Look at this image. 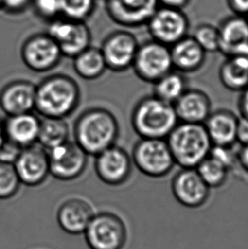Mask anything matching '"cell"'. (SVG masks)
<instances>
[{
    "instance_id": "cell-1",
    "label": "cell",
    "mask_w": 248,
    "mask_h": 249,
    "mask_svg": "<svg viewBox=\"0 0 248 249\" xmlns=\"http://www.w3.org/2000/svg\"><path fill=\"white\" fill-rule=\"evenodd\" d=\"M119 131L117 118L102 107L84 111L74 124L75 142L88 155L94 157L116 145Z\"/></svg>"
},
{
    "instance_id": "cell-2",
    "label": "cell",
    "mask_w": 248,
    "mask_h": 249,
    "mask_svg": "<svg viewBox=\"0 0 248 249\" xmlns=\"http://www.w3.org/2000/svg\"><path fill=\"white\" fill-rule=\"evenodd\" d=\"M80 98V88L73 78L51 75L37 85L35 110L43 118L66 119L77 109Z\"/></svg>"
},
{
    "instance_id": "cell-3",
    "label": "cell",
    "mask_w": 248,
    "mask_h": 249,
    "mask_svg": "<svg viewBox=\"0 0 248 249\" xmlns=\"http://www.w3.org/2000/svg\"><path fill=\"white\" fill-rule=\"evenodd\" d=\"M131 124L141 138L166 140L178 119L173 105L152 94L141 98L134 106Z\"/></svg>"
},
{
    "instance_id": "cell-4",
    "label": "cell",
    "mask_w": 248,
    "mask_h": 249,
    "mask_svg": "<svg viewBox=\"0 0 248 249\" xmlns=\"http://www.w3.org/2000/svg\"><path fill=\"white\" fill-rule=\"evenodd\" d=\"M166 141L175 165L181 168H195L208 158L213 143L204 125L178 122Z\"/></svg>"
},
{
    "instance_id": "cell-5",
    "label": "cell",
    "mask_w": 248,
    "mask_h": 249,
    "mask_svg": "<svg viewBox=\"0 0 248 249\" xmlns=\"http://www.w3.org/2000/svg\"><path fill=\"white\" fill-rule=\"evenodd\" d=\"M131 159L139 171L151 178L165 177L175 166L164 139L141 138L134 145Z\"/></svg>"
},
{
    "instance_id": "cell-6",
    "label": "cell",
    "mask_w": 248,
    "mask_h": 249,
    "mask_svg": "<svg viewBox=\"0 0 248 249\" xmlns=\"http://www.w3.org/2000/svg\"><path fill=\"white\" fill-rule=\"evenodd\" d=\"M84 232L91 249H123L127 243V226L113 213L94 214Z\"/></svg>"
},
{
    "instance_id": "cell-7",
    "label": "cell",
    "mask_w": 248,
    "mask_h": 249,
    "mask_svg": "<svg viewBox=\"0 0 248 249\" xmlns=\"http://www.w3.org/2000/svg\"><path fill=\"white\" fill-rule=\"evenodd\" d=\"M132 68L142 81L154 84L174 69L170 47L155 40L139 45Z\"/></svg>"
},
{
    "instance_id": "cell-8",
    "label": "cell",
    "mask_w": 248,
    "mask_h": 249,
    "mask_svg": "<svg viewBox=\"0 0 248 249\" xmlns=\"http://www.w3.org/2000/svg\"><path fill=\"white\" fill-rule=\"evenodd\" d=\"M47 34L57 43L63 56L73 59L90 46V29L85 21L55 18L49 25Z\"/></svg>"
},
{
    "instance_id": "cell-9",
    "label": "cell",
    "mask_w": 248,
    "mask_h": 249,
    "mask_svg": "<svg viewBox=\"0 0 248 249\" xmlns=\"http://www.w3.org/2000/svg\"><path fill=\"white\" fill-rule=\"evenodd\" d=\"M24 64L35 72H46L56 68L63 54L57 43L46 33L32 35L20 51Z\"/></svg>"
},
{
    "instance_id": "cell-10",
    "label": "cell",
    "mask_w": 248,
    "mask_h": 249,
    "mask_svg": "<svg viewBox=\"0 0 248 249\" xmlns=\"http://www.w3.org/2000/svg\"><path fill=\"white\" fill-rule=\"evenodd\" d=\"M51 175L59 180L70 181L83 175L88 154L75 142L67 141L47 151Z\"/></svg>"
},
{
    "instance_id": "cell-11",
    "label": "cell",
    "mask_w": 248,
    "mask_h": 249,
    "mask_svg": "<svg viewBox=\"0 0 248 249\" xmlns=\"http://www.w3.org/2000/svg\"><path fill=\"white\" fill-rule=\"evenodd\" d=\"M148 26L153 40L170 47L186 36L189 22L180 9L165 6L158 8Z\"/></svg>"
},
{
    "instance_id": "cell-12",
    "label": "cell",
    "mask_w": 248,
    "mask_h": 249,
    "mask_svg": "<svg viewBox=\"0 0 248 249\" xmlns=\"http://www.w3.org/2000/svg\"><path fill=\"white\" fill-rule=\"evenodd\" d=\"M138 48L134 34L127 31H116L105 38L100 49L107 69L121 72L132 68Z\"/></svg>"
},
{
    "instance_id": "cell-13",
    "label": "cell",
    "mask_w": 248,
    "mask_h": 249,
    "mask_svg": "<svg viewBox=\"0 0 248 249\" xmlns=\"http://www.w3.org/2000/svg\"><path fill=\"white\" fill-rule=\"evenodd\" d=\"M171 190L176 201L188 209H199L206 204L210 188L196 168H181L172 178Z\"/></svg>"
},
{
    "instance_id": "cell-14",
    "label": "cell",
    "mask_w": 248,
    "mask_h": 249,
    "mask_svg": "<svg viewBox=\"0 0 248 249\" xmlns=\"http://www.w3.org/2000/svg\"><path fill=\"white\" fill-rule=\"evenodd\" d=\"M133 162L124 149L114 145L95 156L94 169L99 178L106 185L118 186L130 177Z\"/></svg>"
},
{
    "instance_id": "cell-15",
    "label": "cell",
    "mask_w": 248,
    "mask_h": 249,
    "mask_svg": "<svg viewBox=\"0 0 248 249\" xmlns=\"http://www.w3.org/2000/svg\"><path fill=\"white\" fill-rule=\"evenodd\" d=\"M14 166L21 185L30 187L42 185L51 175L47 150L38 143L22 149Z\"/></svg>"
},
{
    "instance_id": "cell-16",
    "label": "cell",
    "mask_w": 248,
    "mask_h": 249,
    "mask_svg": "<svg viewBox=\"0 0 248 249\" xmlns=\"http://www.w3.org/2000/svg\"><path fill=\"white\" fill-rule=\"evenodd\" d=\"M158 0H105L108 17L123 27H137L148 22L158 10Z\"/></svg>"
},
{
    "instance_id": "cell-17",
    "label": "cell",
    "mask_w": 248,
    "mask_h": 249,
    "mask_svg": "<svg viewBox=\"0 0 248 249\" xmlns=\"http://www.w3.org/2000/svg\"><path fill=\"white\" fill-rule=\"evenodd\" d=\"M37 85L27 80H15L0 91V108L7 116L22 114L35 110Z\"/></svg>"
},
{
    "instance_id": "cell-18",
    "label": "cell",
    "mask_w": 248,
    "mask_h": 249,
    "mask_svg": "<svg viewBox=\"0 0 248 249\" xmlns=\"http://www.w3.org/2000/svg\"><path fill=\"white\" fill-rule=\"evenodd\" d=\"M178 122L203 124L211 114L212 101L208 94L197 89H189L173 105Z\"/></svg>"
},
{
    "instance_id": "cell-19",
    "label": "cell",
    "mask_w": 248,
    "mask_h": 249,
    "mask_svg": "<svg viewBox=\"0 0 248 249\" xmlns=\"http://www.w3.org/2000/svg\"><path fill=\"white\" fill-rule=\"evenodd\" d=\"M94 215V210L87 201L71 198L58 209L57 221L66 232L77 235L85 231Z\"/></svg>"
},
{
    "instance_id": "cell-20",
    "label": "cell",
    "mask_w": 248,
    "mask_h": 249,
    "mask_svg": "<svg viewBox=\"0 0 248 249\" xmlns=\"http://www.w3.org/2000/svg\"><path fill=\"white\" fill-rule=\"evenodd\" d=\"M238 120L239 117L230 110L219 109L212 111L203 125L213 145L234 146L237 143Z\"/></svg>"
},
{
    "instance_id": "cell-21",
    "label": "cell",
    "mask_w": 248,
    "mask_h": 249,
    "mask_svg": "<svg viewBox=\"0 0 248 249\" xmlns=\"http://www.w3.org/2000/svg\"><path fill=\"white\" fill-rule=\"evenodd\" d=\"M40 118L34 112L8 116L3 121L6 138L25 148L37 143Z\"/></svg>"
},
{
    "instance_id": "cell-22",
    "label": "cell",
    "mask_w": 248,
    "mask_h": 249,
    "mask_svg": "<svg viewBox=\"0 0 248 249\" xmlns=\"http://www.w3.org/2000/svg\"><path fill=\"white\" fill-rule=\"evenodd\" d=\"M170 51L174 69L179 72H195L204 65L206 51L193 37H183L172 45Z\"/></svg>"
},
{
    "instance_id": "cell-23",
    "label": "cell",
    "mask_w": 248,
    "mask_h": 249,
    "mask_svg": "<svg viewBox=\"0 0 248 249\" xmlns=\"http://www.w3.org/2000/svg\"><path fill=\"white\" fill-rule=\"evenodd\" d=\"M219 32V51L225 56L233 55L248 43V20L233 17L225 20Z\"/></svg>"
},
{
    "instance_id": "cell-24",
    "label": "cell",
    "mask_w": 248,
    "mask_h": 249,
    "mask_svg": "<svg viewBox=\"0 0 248 249\" xmlns=\"http://www.w3.org/2000/svg\"><path fill=\"white\" fill-rule=\"evenodd\" d=\"M223 86L232 92H242L248 86V62L238 54L226 56L218 71Z\"/></svg>"
},
{
    "instance_id": "cell-25",
    "label": "cell",
    "mask_w": 248,
    "mask_h": 249,
    "mask_svg": "<svg viewBox=\"0 0 248 249\" xmlns=\"http://www.w3.org/2000/svg\"><path fill=\"white\" fill-rule=\"evenodd\" d=\"M74 71L85 80L101 78L107 69L101 49L89 47L73 58Z\"/></svg>"
},
{
    "instance_id": "cell-26",
    "label": "cell",
    "mask_w": 248,
    "mask_h": 249,
    "mask_svg": "<svg viewBox=\"0 0 248 249\" xmlns=\"http://www.w3.org/2000/svg\"><path fill=\"white\" fill-rule=\"evenodd\" d=\"M153 84V95L174 105L187 89V80L182 72L173 69Z\"/></svg>"
},
{
    "instance_id": "cell-27",
    "label": "cell",
    "mask_w": 248,
    "mask_h": 249,
    "mask_svg": "<svg viewBox=\"0 0 248 249\" xmlns=\"http://www.w3.org/2000/svg\"><path fill=\"white\" fill-rule=\"evenodd\" d=\"M69 126L65 118H43L37 143L47 151L69 141Z\"/></svg>"
},
{
    "instance_id": "cell-28",
    "label": "cell",
    "mask_w": 248,
    "mask_h": 249,
    "mask_svg": "<svg viewBox=\"0 0 248 249\" xmlns=\"http://www.w3.org/2000/svg\"><path fill=\"white\" fill-rule=\"evenodd\" d=\"M195 168L210 189L219 188L225 185L230 171L225 166L210 156L206 158Z\"/></svg>"
},
{
    "instance_id": "cell-29",
    "label": "cell",
    "mask_w": 248,
    "mask_h": 249,
    "mask_svg": "<svg viewBox=\"0 0 248 249\" xmlns=\"http://www.w3.org/2000/svg\"><path fill=\"white\" fill-rule=\"evenodd\" d=\"M60 3L62 17L85 21L94 12L96 0H60Z\"/></svg>"
},
{
    "instance_id": "cell-30",
    "label": "cell",
    "mask_w": 248,
    "mask_h": 249,
    "mask_svg": "<svg viewBox=\"0 0 248 249\" xmlns=\"http://www.w3.org/2000/svg\"><path fill=\"white\" fill-rule=\"evenodd\" d=\"M21 183L12 163L0 162V199L13 197L20 189Z\"/></svg>"
},
{
    "instance_id": "cell-31",
    "label": "cell",
    "mask_w": 248,
    "mask_h": 249,
    "mask_svg": "<svg viewBox=\"0 0 248 249\" xmlns=\"http://www.w3.org/2000/svg\"><path fill=\"white\" fill-rule=\"evenodd\" d=\"M193 37L206 53L219 51V32L211 25H201L195 31Z\"/></svg>"
},
{
    "instance_id": "cell-32",
    "label": "cell",
    "mask_w": 248,
    "mask_h": 249,
    "mask_svg": "<svg viewBox=\"0 0 248 249\" xmlns=\"http://www.w3.org/2000/svg\"><path fill=\"white\" fill-rule=\"evenodd\" d=\"M209 156L225 166L229 170L237 162V152L234 150V146L213 145Z\"/></svg>"
},
{
    "instance_id": "cell-33",
    "label": "cell",
    "mask_w": 248,
    "mask_h": 249,
    "mask_svg": "<svg viewBox=\"0 0 248 249\" xmlns=\"http://www.w3.org/2000/svg\"><path fill=\"white\" fill-rule=\"evenodd\" d=\"M34 6L39 17L54 20L61 14L60 0H34Z\"/></svg>"
},
{
    "instance_id": "cell-34",
    "label": "cell",
    "mask_w": 248,
    "mask_h": 249,
    "mask_svg": "<svg viewBox=\"0 0 248 249\" xmlns=\"http://www.w3.org/2000/svg\"><path fill=\"white\" fill-rule=\"evenodd\" d=\"M22 149L23 148L6 138L3 145L0 146V162L14 164Z\"/></svg>"
},
{
    "instance_id": "cell-35",
    "label": "cell",
    "mask_w": 248,
    "mask_h": 249,
    "mask_svg": "<svg viewBox=\"0 0 248 249\" xmlns=\"http://www.w3.org/2000/svg\"><path fill=\"white\" fill-rule=\"evenodd\" d=\"M32 0H2V9L10 13H20L26 10Z\"/></svg>"
},
{
    "instance_id": "cell-36",
    "label": "cell",
    "mask_w": 248,
    "mask_h": 249,
    "mask_svg": "<svg viewBox=\"0 0 248 249\" xmlns=\"http://www.w3.org/2000/svg\"><path fill=\"white\" fill-rule=\"evenodd\" d=\"M236 142L241 145H248V118L239 117Z\"/></svg>"
},
{
    "instance_id": "cell-37",
    "label": "cell",
    "mask_w": 248,
    "mask_h": 249,
    "mask_svg": "<svg viewBox=\"0 0 248 249\" xmlns=\"http://www.w3.org/2000/svg\"><path fill=\"white\" fill-rule=\"evenodd\" d=\"M238 108L241 116L248 118V86L241 92L238 101Z\"/></svg>"
},
{
    "instance_id": "cell-38",
    "label": "cell",
    "mask_w": 248,
    "mask_h": 249,
    "mask_svg": "<svg viewBox=\"0 0 248 249\" xmlns=\"http://www.w3.org/2000/svg\"><path fill=\"white\" fill-rule=\"evenodd\" d=\"M237 162L244 171L248 173V145H241L237 151Z\"/></svg>"
},
{
    "instance_id": "cell-39",
    "label": "cell",
    "mask_w": 248,
    "mask_h": 249,
    "mask_svg": "<svg viewBox=\"0 0 248 249\" xmlns=\"http://www.w3.org/2000/svg\"><path fill=\"white\" fill-rule=\"evenodd\" d=\"M229 3L236 13L248 14V0H229Z\"/></svg>"
},
{
    "instance_id": "cell-40",
    "label": "cell",
    "mask_w": 248,
    "mask_h": 249,
    "mask_svg": "<svg viewBox=\"0 0 248 249\" xmlns=\"http://www.w3.org/2000/svg\"><path fill=\"white\" fill-rule=\"evenodd\" d=\"M159 2L163 3L165 6L172 7L176 9H181L185 7L190 0H158Z\"/></svg>"
},
{
    "instance_id": "cell-41",
    "label": "cell",
    "mask_w": 248,
    "mask_h": 249,
    "mask_svg": "<svg viewBox=\"0 0 248 249\" xmlns=\"http://www.w3.org/2000/svg\"><path fill=\"white\" fill-rule=\"evenodd\" d=\"M235 54H238V55H241L242 57L245 58L248 62V43H247V44H244L243 46L240 48L238 51H236V53Z\"/></svg>"
},
{
    "instance_id": "cell-42",
    "label": "cell",
    "mask_w": 248,
    "mask_h": 249,
    "mask_svg": "<svg viewBox=\"0 0 248 249\" xmlns=\"http://www.w3.org/2000/svg\"><path fill=\"white\" fill-rule=\"evenodd\" d=\"M5 140H6V135H5V130H4V124H3V121L0 119V146L3 145Z\"/></svg>"
},
{
    "instance_id": "cell-43",
    "label": "cell",
    "mask_w": 248,
    "mask_h": 249,
    "mask_svg": "<svg viewBox=\"0 0 248 249\" xmlns=\"http://www.w3.org/2000/svg\"><path fill=\"white\" fill-rule=\"evenodd\" d=\"M2 9V0H0V10Z\"/></svg>"
}]
</instances>
